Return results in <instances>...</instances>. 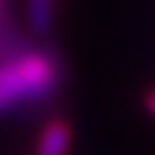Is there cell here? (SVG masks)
<instances>
[{
    "label": "cell",
    "instance_id": "1",
    "mask_svg": "<svg viewBox=\"0 0 155 155\" xmlns=\"http://www.w3.org/2000/svg\"><path fill=\"white\" fill-rule=\"evenodd\" d=\"M57 62L44 50H23L0 64V112L25 101H41L55 91Z\"/></svg>",
    "mask_w": 155,
    "mask_h": 155
},
{
    "label": "cell",
    "instance_id": "2",
    "mask_svg": "<svg viewBox=\"0 0 155 155\" xmlns=\"http://www.w3.org/2000/svg\"><path fill=\"white\" fill-rule=\"evenodd\" d=\"M68 144H71V128L64 121L55 119L41 130L37 155H66Z\"/></svg>",
    "mask_w": 155,
    "mask_h": 155
},
{
    "label": "cell",
    "instance_id": "3",
    "mask_svg": "<svg viewBox=\"0 0 155 155\" xmlns=\"http://www.w3.org/2000/svg\"><path fill=\"white\" fill-rule=\"evenodd\" d=\"M28 18L37 34H48L53 25V0H28Z\"/></svg>",
    "mask_w": 155,
    "mask_h": 155
},
{
    "label": "cell",
    "instance_id": "4",
    "mask_svg": "<svg viewBox=\"0 0 155 155\" xmlns=\"http://www.w3.org/2000/svg\"><path fill=\"white\" fill-rule=\"evenodd\" d=\"M146 107L155 114V89H153V91H148V96H146Z\"/></svg>",
    "mask_w": 155,
    "mask_h": 155
},
{
    "label": "cell",
    "instance_id": "5",
    "mask_svg": "<svg viewBox=\"0 0 155 155\" xmlns=\"http://www.w3.org/2000/svg\"><path fill=\"white\" fill-rule=\"evenodd\" d=\"M2 2H5V0H0V12H2Z\"/></svg>",
    "mask_w": 155,
    "mask_h": 155
}]
</instances>
